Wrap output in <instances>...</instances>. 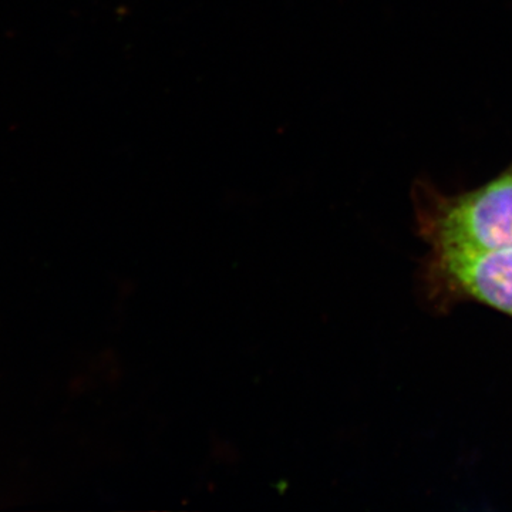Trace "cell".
<instances>
[{
  "label": "cell",
  "mask_w": 512,
  "mask_h": 512,
  "mask_svg": "<svg viewBox=\"0 0 512 512\" xmlns=\"http://www.w3.org/2000/svg\"><path fill=\"white\" fill-rule=\"evenodd\" d=\"M421 282L431 305L451 308L477 302L512 318V249L478 254H433L421 265Z\"/></svg>",
  "instance_id": "7a4b0ae2"
},
{
  "label": "cell",
  "mask_w": 512,
  "mask_h": 512,
  "mask_svg": "<svg viewBox=\"0 0 512 512\" xmlns=\"http://www.w3.org/2000/svg\"><path fill=\"white\" fill-rule=\"evenodd\" d=\"M413 204L417 231L433 254L512 249V161L493 180L458 194L421 180Z\"/></svg>",
  "instance_id": "6da1fadb"
}]
</instances>
